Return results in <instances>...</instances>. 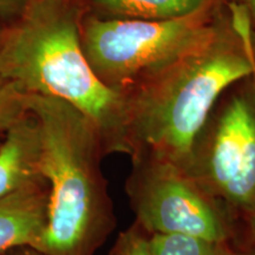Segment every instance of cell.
<instances>
[{
	"label": "cell",
	"mask_w": 255,
	"mask_h": 255,
	"mask_svg": "<svg viewBox=\"0 0 255 255\" xmlns=\"http://www.w3.org/2000/svg\"><path fill=\"white\" fill-rule=\"evenodd\" d=\"M222 244L176 234L149 235V255H220Z\"/></svg>",
	"instance_id": "obj_10"
},
{
	"label": "cell",
	"mask_w": 255,
	"mask_h": 255,
	"mask_svg": "<svg viewBox=\"0 0 255 255\" xmlns=\"http://www.w3.org/2000/svg\"><path fill=\"white\" fill-rule=\"evenodd\" d=\"M27 2L28 0H0V17H18Z\"/></svg>",
	"instance_id": "obj_14"
},
{
	"label": "cell",
	"mask_w": 255,
	"mask_h": 255,
	"mask_svg": "<svg viewBox=\"0 0 255 255\" xmlns=\"http://www.w3.org/2000/svg\"><path fill=\"white\" fill-rule=\"evenodd\" d=\"M103 17L173 20L195 14L220 0H91Z\"/></svg>",
	"instance_id": "obj_9"
},
{
	"label": "cell",
	"mask_w": 255,
	"mask_h": 255,
	"mask_svg": "<svg viewBox=\"0 0 255 255\" xmlns=\"http://www.w3.org/2000/svg\"><path fill=\"white\" fill-rule=\"evenodd\" d=\"M221 14L220 2L173 20L88 15L81 20L82 46L105 85L127 95L205 39Z\"/></svg>",
	"instance_id": "obj_4"
},
{
	"label": "cell",
	"mask_w": 255,
	"mask_h": 255,
	"mask_svg": "<svg viewBox=\"0 0 255 255\" xmlns=\"http://www.w3.org/2000/svg\"><path fill=\"white\" fill-rule=\"evenodd\" d=\"M246 223L248 225V228H250L252 237H253V240L255 242V208L253 210V213L250 215V218L246 220Z\"/></svg>",
	"instance_id": "obj_17"
},
{
	"label": "cell",
	"mask_w": 255,
	"mask_h": 255,
	"mask_svg": "<svg viewBox=\"0 0 255 255\" xmlns=\"http://www.w3.org/2000/svg\"><path fill=\"white\" fill-rule=\"evenodd\" d=\"M1 33H2V30H0V40H1ZM6 84H7V81L4 78V76H2L1 73V70H0V90H1Z\"/></svg>",
	"instance_id": "obj_18"
},
{
	"label": "cell",
	"mask_w": 255,
	"mask_h": 255,
	"mask_svg": "<svg viewBox=\"0 0 255 255\" xmlns=\"http://www.w3.org/2000/svg\"><path fill=\"white\" fill-rule=\"evenodd\" d=\"M0 255H45L31 246H18L0 252Z\"/></svg>",
	"instance_id": "obj_15"
},
{
	"label": "cell",
	"mask_w": 255,
	"mask_h": 255,
	"mask_svg": "<svg viewBox=\"0 0 255 255\" xmlns=\"http://www.w3.org/2000/svg\"><path fill=\"white\" fill-rule=\"evenodd\" d=\"M108 255H149V234L133 222L120 233Z\"/></svg>",
	"instance_id": "obj_12"
},
{
	"label": "cell",
	"mask_w": 255,
	"mask_h": 255,
	"mask_svg": "<svg viewBox=\"0 0 255 255\" xmlns=\"http://www.w3.org/2000/svg\"><path fill=\"white\" fill-rule=\"evenodd\" d=\"M49 184L34 181L0 200V252L18 246L33 247L47 223Z\"/></svg>",
	"instance_id": "obj_7"
},
{
	"label": "cell",
	"mask_w": 255,
	"mask_h": 255,
	"mask_svg": "<svg viewBox=\"0 0 255 255\" xmlns=\"http://www.w3.org/2000/svg\"><path fill=\"white\" fill-rule=\"evenodd\" d=\"M2 30L0 70L25 95L65 102L97 132L105 155H132L127 96L105 85L88 62L81 12L72 0H28Z\"/></svg>",
	"instance_id": "obj_2"
},
{
	"label": "cell",
	"mask_w": 255,
	"mask_h": 255,
	"mask_svg": "<svg viewBox=\"0 0 255 255\" xmlns=\"http://www.w3.org/2000/svg\"><path fill=\"white\" fill-rule=\"evenodd\" d=\"M251 23L233 2L205 39L128 92L130 157L145 154L186 168L221 96L255 72Z\"/></svg>",
	"instance_id": "obj_1"
},
{
	"label": "cell",
	"mask_w": 255,
	"mask_h": 255,
	"mask_svg": "<svg viewBox=\"0 0 255 255\" xmlns=\"http://www.w3.org/2000/svg\"><path fill=\"white\" fill-rule=\"evenodd\" d=\"M252 77L250 87L218 102L184 168L245 222L255 208V72Z\"/></svg>",
	"instance_id": "obj_6"
},
{
	"label": "cell",
	"mask_w": 255,
	"mask_h": 255,
	"mask_svg": "<svg viewBox=\"0 0 255 255\" xmlns=\"http://www.w3.org/2000/svg\"><path fill=\"white\" fill-rule=\"evenodd\" d=\"M2 136H4V135H0V139H1V137H2Z\"/></svg>",
	"instance_id": "obj_19"
},
{
	"label": "cell",
	"mask_w": 255,
	"mask_h": 255,
	"mask_svg": "<svg viewBox=\"0 0 255 255\" xmlns=\"http://www.w3.org/2000/svg\"><path fill=\"white\" fill-rule=\"evenodd\" d=\"M126 194L135 223L146 234H176L215 244L241 238V220L186 169L154 156L131 157Z\"/></svg>",
	"instance_id": "obj_5"
},
{
	"label": "cell",
	"mask_w": 255,
	"mask_h": 255,
	"mask_svg": "<svg viewBox=\"0 0 255 255\" xmlns=\"http://www.w3.org/2000/svg\"><path fill=\"white\" fill-rule=\"evenodd\" d=\"M220 255H255V242L247 245L242 239L221 245Z\"/></svg>",
	"instance_id": "obj_13"
},
{
	"label": "cell",
	"mask_w": 255,
	"mask_h": 255,
	"mask_svg": "<svg viewBox=\"0 0 255 255\" xmlns=\"http://www.w3.org/2000/svg\"><path fill=\"white\" fill-rule=\"evenodd\" d=\"M40 178L39 127L27 111L0 139V200Z\"/></svg>",
	"instance_id": "obj_8"
},
{
	"label": "cell",
	"mask_w": 255,
	"mask_h": 255,
	"mask_svg": "<svg viewBox=\"0 0 255 255\" xmlns=\"http://www.w3.org/2000/svg\"><path fill=\"white\" fill-rule=\"evenodd\" d=\"M26 95L13 83H7L0 90V135L27 113Z\"/></svg>",
	"instance_id": "obj_11"
},
{
	"label": "cell",
	"mask_w": 255,
	"mask_h": 255,
	"mask_svg": "<svg viewBox=\"0 0 255 255\" xmlns=\"http://www.w3.org/2000/svg\"><path fill=\"white\" fill-rule=\"evenodd\" d=\"M40 133V171L49 184L47 223L33 248L45 255H95L117 226L91 123L56 98L26 95Z\"/></svg>",
	"instance_id": "obj_3"
},
{
	"label": "cell",
	"mask_w": 255,
	"mask_h": 255,
	"mask_svg": "<svg viewBox=\"0 0 255 255\" xmlns=\"http://www.w3.org/2000/svg\"><path fill=\"white\" fill-rule=\"evenodd\" d=\"M237 4L241 5L242 7L246 9L251 21L255 23V0H238Z\"/></svg>",
	"instance_id": "obj_16"
}]
</instances>
